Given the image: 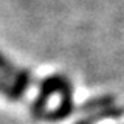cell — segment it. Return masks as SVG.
<instances>
[{
    "instance_id": "1",
    "label": "cell",
    "mask_w": 124,
    "mask_h": 124,
    "mask_svg": "<svg viewBox=\"0 0 124 124\" xmlns=\"http://www.w3.org/2000/svg\"><path fill=\"white\" fill-rule=\"evenodd\" d=\"M73 112L71 85L64 76H48L40 82L37 98L33 102V113L45 119H64Z\"/></svg>"
},
{
    "instance_id": "3",
    "label": "cell",
    "mask_w": 124,
    "mask_h": 124,
    "mask_svg": "<svg viewBox=\"0 0 124 124\" xmlns=\"http://www.w3.org/2000/svg\"><path fill=\"white\" fill-rule=\"evenodd\" d=\"M0 93H3V95L6 96V98H9L11 101H14V90H13V84L8 82L6 79H3V78H0Z\"/></svg>"
},
{
    "instance_id": "2",
    "label": "cell",
    "mask_w": 124,
    "mask_h": 124,
    "mask_svg": "<svg viewBox=\"0 0 124 124\" xmlns=\"http://www.w3.org/2000/svg\"><path fill=\"white\" fill-rule=\"evenodd\" d=\"M20 73H22V70L16 68L13 65V62H9L2 53H0V75H2L0 78H3V79H9L11 84H13L14 81L19 78Z\"/></svg>"
}]
</instances>
